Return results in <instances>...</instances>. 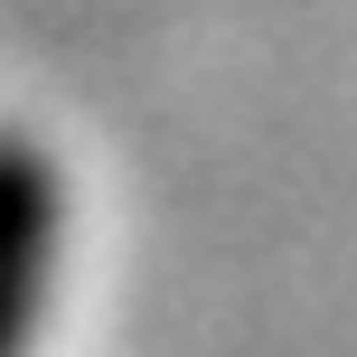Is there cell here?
I'll use <instances>...</instances> for the list:
<instances>
[{
  "instance_id": "cell-1",
  "label": "cell",
  "mask_w": 357,
  "mask_h": 357,
  "mask_svg": "<svg viewBox=\"0 0 357 357\" xmlns=\"http://www.w3.org/2000/svg\"><path fill=\"white\" fill-rule=\"evenodd\" d=\"M56 226H66L56 160L29 132H0V357H29V339H38L47 273H56Z\"/></svg>"
}]
</instances>
